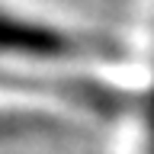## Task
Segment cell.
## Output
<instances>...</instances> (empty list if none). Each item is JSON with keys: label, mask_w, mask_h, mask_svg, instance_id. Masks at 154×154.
I'll use <instances>...</instances> for the list:
<instances>
[{"label": "cell", "mask_w": 154, "mask_h": 154, "mask_svg": "<svg viewBox=\"0 0 154 154\" xmlns=\"http://www.w3.org/2000/svg\"><path fill=\"white\" fill-rule=\"evenodd\" d=\"M3 48L7 55L23 61H42V64H71V61H109L119 55L112 42L87 32L51 26L32 16H13L3 23Z\"/></svg>", "instance_id": "6da1fadb"}]
</instances>
